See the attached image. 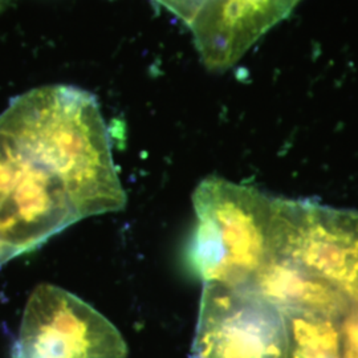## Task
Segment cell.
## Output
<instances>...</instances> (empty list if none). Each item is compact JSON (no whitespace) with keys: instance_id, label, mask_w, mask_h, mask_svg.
<instances>
[{"instance_id":"6","label":"cell","mask_w":358,"mask_h":358,"mask_svg":"<svg viewBox=\"0 0 358 358\" xmlns=\"http://www.w3.org/2000/svg\"><path fill=\"white\" fill-rule=\"evenodd\" d=\"M282 313L288 333L285 358H340L343 340L333 316L294 309Z\"/></svg>"},{"instance_id":"8","label":"cell","mask_w":358,"mask_h":358,"mask_svg":"<svg viewBox=\"0 0 358 358\" xmlns=\"http://www.w3.org/2000/svg\"><path fill=\"white\" fill-rule=\"evenodd\" d=\"M340 358H358V355L353 353L352 350L346 349L344 346H341V355H340Z\"/></svg>"},{"instance_id":"3","label":"cell","mask_w":358,"mask_h":358,"mask_svg":"<svg viewBox=\"0 0 358 358\" xmlns=\"http://www.w3.org/2000/svg\"><path fill=\"white\" fill-rule=\"evenodd\" d=\"M122 334L97 309L52 284L29 296L11 358H128Z\"/></svg>"},{"instance_id":"7","label":"cell","mask_w":358,"mask_h":358,"mask_svg":"<svg viewBox=\"0 0 358 358\" xmlns=\"http://www.w3.org/2000/svg\"><path fill=\"white\" fill-rule=\"evenodd\" d=\"M167 11L176 15L179 20H182L186 26H190L192 19L202 7L205 0H154Z\"/></svg>"},{"instance_id":"5","label":"cell","mask_w":358,"mask_h":358,"mask_svg":"<svg viewBox=\"0 0 358 358\" xmlns=\"http://www.w3.org/2000/svg\"><path fill=\"white\" fill-rule=\"evenodd\" d=\"M301 0H205L190 23L192 40L208 71L236 64Z\"/></svg>"},{"instance_id":"1","label":"cell","mask_w":358,"mask_h":358,"mask_svg":"<svg viewBox=\"0 0 358 358\" xmlns=\"http://www.w3.org/2000/svg\"><path fill=\"white\" fill-rule=\"evenodd\" d=\"M127 205L93 94L50 85L0 115V251L29 252L84 217Z\"/></svg>"},{"instance_id":"9","label":"cell","mask_w":358,"mask_h":358,"mask_svg":"<svg viewBox=\"0 0 358 358\" xmlns=\"http://www.w3.org/2000/svg\"><path fill=\"white\" fill-rule=\"evenodd\" d=\"M8 260H10V257L6 255L3 251H0V266H1V264H4V263H6V262H8Z\"/></svg>"},{"instance_id":"4","label":"cell","mask_w":358,"mask_h":358,"mask_svg":"<svg viewBox=\"0 0 358 358\" xmlns=\"http://www.w3.org/2000/svg\"><path fill=\"white\" fill-rule=\"evenodd\" d=\"M280 308L245 288L205 282L190 358H285Z\"/></svg>"},{"instance_id":"2","label":"cell","mask_w":358,"mask_h":358,"mask_svg":"<svg viewBox=\"0 0 358 358\" xmlns=\"http://www.w3.org/2000/svg\"><path fill=\"white\" fill-rule=\"evenodd\" d=\"M192 203V268L203 284L247 288L272 256L275 198L210 176L196 186Z\"/></svg>"}]
</instances>
